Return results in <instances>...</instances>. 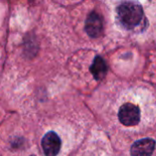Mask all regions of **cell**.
Instances as JSON below:
<instances>
[{
    "label": "cell",
    "instance_id": "1",
    "mask_svg": "<svg viewBox=\"0 0 156 156\" xmlns=\"http://www.w3.org/2000/svg\"><path fill=\"white\" fill-rule=\"evenodd\" d=\"M117 16L124 27L132 29L141 23L144 17V9L138 2L124 1L117 7Z\"/></svg>",
    "mask_w": 156,
    "mask_h": 156
},
{
    "label": "cell",
    "instance_id": "2",
    "mask_svg": "<svg viewBox=\"0 0 156 156\" xmlns=\"http://www.w3.org/2000/svg\"><path fill=\"white\" fill-rule=\"evenodd\" d=\"M119 120L125 126H135L140 122L141 112L138 106L125 103L119 110Z\"/></svg>",
    "mask_w": 156,
    "mask_h": 156
},
{
    "label": "cell",
    "instance_id": "3",
    "mask_svg": "<svg viewBox=\"0 0 156 156\" xmlns=\"http://www.w3.org/2000/svg\"><path fill=\"white\" fill-rule=\"evenodd\" d=\"M41 144L45 155L57 156L61 147V141L55 132H48L44 135Z\"/></svg>",
    "mask_w": 156,
    "mask_h": 156
},
{
    "label": "cell",
    "instance_id": "4",
    "mask_svg": "<svg viewBox=\"0 0 156 156\" xmlns=\"http://www.w3.org/2000/svg\"><path fill=\"white\" fill-rule=\"evenodd\" d=\"M85 29L90 37H99L103 32L102 17L98 13L91 12L86 19Z\"/></svg>",
    "mask_w": 156,
    "mask_h": 156
},
{
    "label": "cell",
    "instance_id": "5",
    "mask_svg": "<svg viewBox=\"0 0 156 156\" xmlns=\"http://www.w3.org/2000/svg\"><path fill=\"white\" fill-rule=\"evenodd\" d=\"M155 149V142L151 138L136 141L131 147L132 156H152Z\"/></svg>",
    "mask_w": 156,
    "mask_h": 156
},
{
    "label": "cell",
    "instance_id": "6",
    "mask_svg": "<svg viewBox=\"0 0 156 156\" xmlns=\"http://www.w3.org/2000/svg\"><path fill=\"white\" fill-rule=\"evenodd\" d=\"M107 71L108 67L105 60L101 56H97L94 58L92 65L90 66V72L93 75L94 79L97 80H101L106 76Z\"/></svg>",
    "mask_w": 156,
    "mask_h": 156
},
{
    "label": "cell",
    "instance_id": "7",
    "mask_svg": "<svg viewBox=\"0 0 156 156\" xmlns=\"http://www.w3.org/2000/svg\"><path fill=\"white\" fill-rule=\"evenodd\" d=\"M31 156H35V155H31Z\"/></svg>",
    "mask_w": 156,
    "mask_h": 156
}]
</instances>
